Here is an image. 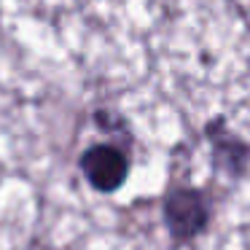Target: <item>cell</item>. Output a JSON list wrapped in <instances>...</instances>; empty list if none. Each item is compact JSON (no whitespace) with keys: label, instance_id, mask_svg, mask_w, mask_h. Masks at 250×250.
Returning a JSON list of instances; mask_svg holds the SVG:
<instances>
[{"label":"cell","instance_id":"1","mask_svg":"<svg viewBox=\"0 0 250 250\" xmlns=\"http://www.w3.org/2000/svg\"><path fill=\"white\" fill-rule=\"evenodd\" d=\"M164 223L172 239L188 242L202 234L210 223V205L196 188H169L164 196Z\"/></svg>","mask_w":250,"mask_h":250},{"label":"cell","instance_id":"2","mask_svg":"<svg viewBox=\"0 0 250 250\" xmlns=\"http://www.w3.org/2000/svg\"><path fill=\"white\" fill-rule=\"evenodd\" d=\"M78 164H81V172L89 180V186L94 191H103V194L121 188L126 175H129L126 151H121L119 146H110V143H100V146L86 148Z\"/></svg>","mask_w":250,"mask_h":250}]
</instances>
